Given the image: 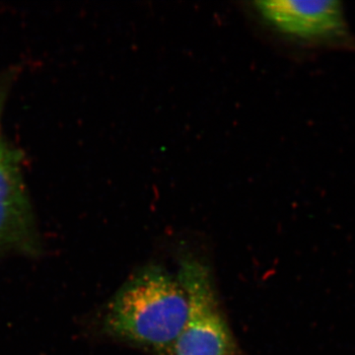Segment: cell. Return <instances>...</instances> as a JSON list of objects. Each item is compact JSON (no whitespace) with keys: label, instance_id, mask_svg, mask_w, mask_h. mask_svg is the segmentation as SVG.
Masks as SVG:
<instances>
[{"label":"cell","instance_id":"3957f363","mask_svg":"<svg viewBox=\"0 0 355 355\" xmlns=\"http://www.w3.org/2000/svg\"><path fill=\"white\" fill-rule=\"evenodd\" d=\"M261 21L280 38L308 50L355 48L340 1L268 0L254 3Z\"/></svg>","mask_w":355,"mask_h":355},{"label":"cell","instance_id":"6da1fadb","mask_svg":"<svg viewBox=\"0 0 355 355\" xmlns=\"http://www.w3.org/2000/svg\"><path fill=\"white\" fill-rule=\"evenodd\" d=\"M188 312V296L178 277L148 263L110 299L100 316L99 331L154 355H173Z\"/></svg>","mask_w":355,"mask_h":355},{"label":"cell","instance_id":"277c9868","mask_svg":"<svg viewBox=\"0 0 355 355\" xmlns=\"http://www.w3.org/2000/svg\"><path fill=\"white\" fill-rule=\"evenodd\" d=\"M43 253L20 153L0 139V259L8 256L35 259Z\"/></svg>","mask_w":355,"mask_h":355},{"label":"cell","instance_id":"7a4b0ae2","mask_svg":"<svg viewBox=\"0 0 355 355\" xmlns=\"http://www.w3.org/2000/svg\"><path fill=\"white\" fill-rule=\"evenodd\" d=\"M177 277L188 296L189 312L173 355H242L207 261L190 252L182 254Z\"/></svg>","mask_w":355,"mask_h":355},{"label":"cell","instance_id":"5b68a950","mask_svg":"<svg viewBox=\"0 0 355 355\" xmlns=\"http://www.w3.org/2000/svg\"><path fill=\"white\" fill-rule=\"evenodd\" d=\"M7 94V86L4 83H0V118H1L2 111H3L4 102H6Z\"/></svg>","mask_w":355,"mask_h":355}]
</instances>
